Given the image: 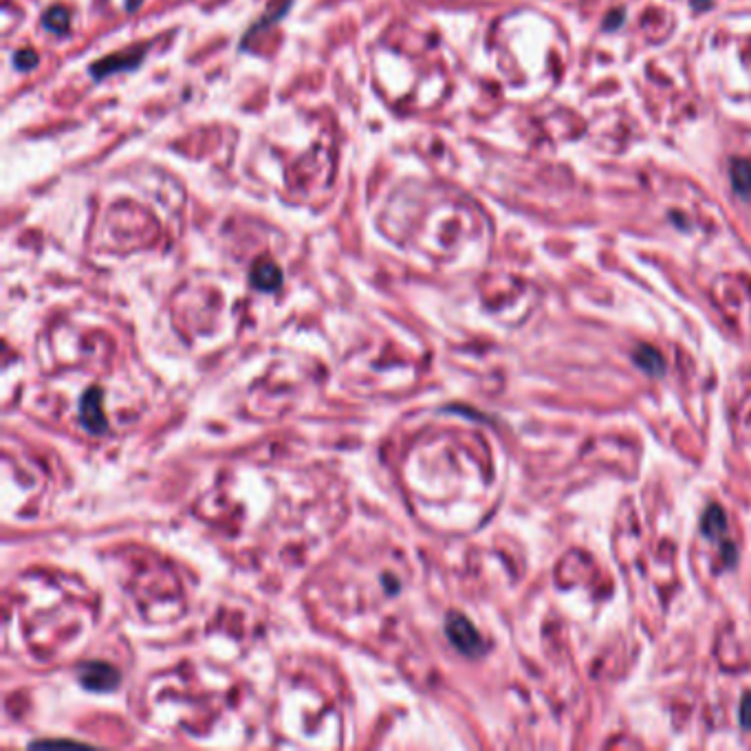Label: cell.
<instances>
[{
    "mask_svg": "<svg viewBox=\"0 0 751 751\" xmlns=\"http://www.w3.org/2000/svg\"><path fill=\"white\" fill-rule=\"evenodd\" d=\"M445 632L458 652L468 655V657H480L485 652V643H483L480 635L463 615H456V613L448 615Z\"/></svg>",
    "mask_w": 751,
    "mask_h": 751,
    "instance_id": "obj_1",
    "label": "cell"
},
{
    "mask_svg": "<svg viewBox=\"0 0 751 751\" xmlns=\"http://www.w3.org/2000/svg\"><path fill=\"white\" fill-rule=\"evenodd\" d=\"M80 681L84 687L89 690H95V692H109L113 687H117L119 683V675L117 670L109 663H101V661H91V663H84L80 667Z\"/></svg>",
    "mask_w": 751,
    "mask_h": 751,
    "instance_id": "obj_2",
    "label": "cell"
},
{
    "mask_svg": "<svg viewBox=\"0 0 751 751\" xmlns=\"http://www.w3.org/2000/svg\"><path fill=\"white\" fill-rule=\"evenodd\" d=\"M80 421L93 434H101L106 430V419H104V410H101V395L97 388H91L84 395L80 403Z\"/></svg>",
    "mask_w": 751,
    "mask_h": 751,
    "instance_id": "obj_3",
    "label": "cell"
},
{
    "mask_svg": "<svg viewBox=\"0 0 751 751\" xmlns=\"http://www.w3.org/2000/svg\"><path fill=\"white\" fill-rule=\"evenodd\" d=\"M251 284L263 291H276L282 284V273L271 261H258L251 269Z\"/></svg>",
    "mask_w": 751,
    "mask_h": 751,
    "instance_id": "obj_4",
    "label": "cell"
},
{
    "mask_svg": "<svg viewBox=\"0 0 751 751\" xmlns=\"http://www.w3.org/2000/svg\"><path fill=\"white\" fill-rule=\"evenodd\" d=\"M730 174H732V186L736 188V192L742 198H749L751 196V166L742 159H736V161H732Z\"/></svg>",
    "mask_w": 751,
    "mask_h": 751,
    "instance_id": "obj_5",
    "label": "cell"
},
{
    "mask_svg": "<svg viewBox=\"0 0 751 751\" xmlns=\"http://www.w3.org/2000/svg\"><path fill=\"white\" fill-rule=\"evenodd\" d=\"M635 364L645 371L648 375H661L663 373V357L659 351H655L652 346H641L635 353Z\"/></svg>",
    "mask_w": 751,
    "mask_h": 751,
    "instance_id": "obj_6",
    "label": "cell"
},
{
    "mask_svg": "<svg viewBox=\"0 0 751 751\" xmlns=\"http://www.w3.org/2000/svg\"><path fill=\"white\" fill-rule=\"evenodd\" d=\"M143 56L141 54H135V56H124V58H111V60H104V62H97L93 64V75L95 77H101V75H111L115 73V69H133L137 66V62L141 60Z\"/></svg>",
    "mask_w": 751,
    "mask_h": 751,
    "instance_id": "obj_7",
    "label": "cell"
},
{
    "mask_svg": "<svg viewBox=\"0 0 751 751\" xmlns=\"http://www.w3.org/2000/svg\"><path fill=\"white\" fill-rule=\"evenodd\" d=\"M42 24H44V29L54 31V34H66V29H69V11L64 7L49 9L42 16Z\"/></svg>",
    "mask_w": 751,
    "mask_h": 751,
    "instance_id": "obj_8",
    "label": "cell"
},
{
    "mask_svg": "<svg viewBox=\"0 0 751 751\" xmlns=\"http://www.w3.org/2000/svg\"><path fill=\"white\" fill-rule=\"evenodd\" d=\"M727 529V523H725V513L718 505H712L707 509V513L703 515V531L712 538H716L718 533H722Z\"/></svg>",
    "mask_w": 751,
    "mask_h": 751,
    "instance_id": "obj_9",
    "label": "cell"
},
{
    "mask_svg": "<svg viewBox=\"0 0 751 751\" xmlns=\"http://www.w3.org/2000/svg\"><path fill=\"white\" fill-rule=\"evenodd\" d=\"M14 62H16V66L20 71H29V69H34L38 64V56L34 54L31 49H22V51H18V54H16Z\"/></svg>",
    "mask_w": 751,
    "mask_h": 751,
    "instance_id": "obj_10",
    "label": "cell"
},
{
    "mask_svg": "<svg viewBox=\"0 0 751 751\" xmlns=\"http://www.w3.org/2000/svg\"><path fill=\"white\" fill-rule=\"evenodd\" d=\"M740 722L742 727H751V694H747L740 703Z\"/></svg>",
    "mask_w": 751,
    "mask_h": 751,
    "instance_id": "obj_11",
    "label": "cell"
},
{
    "mask_svg": "<svg viewBox=\"0 0 751 751\" xmlns=\"http://www.w3.org/2000/svg\"><path fill=\"white\" fill-rule=\"evenodd\" d=\"M139 5H141V0H126V7L131 9V11H135Z\"/></svg>",
    "mask_w": 751,
    "mask_h": 751,
    "instance_id": "obj_12",
    "label": "cell"
}]
</instances>
